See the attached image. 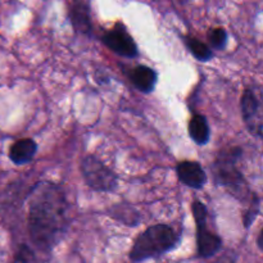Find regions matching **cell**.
Wrapping results in <instances>:
<instances>
[{"label":"cell","instance_id":"cell-16","mask_svg":"<svg viewBox=\"0 0 263 263\" xmlns=\"http://www.w3.org/2000/svg\"><path fill=\"white\" fill-rule=\"evenodd\" d=\"M33 259V256L32 253H31L30 251H28V248H26V247H22L21 248V251L18 252L17 256H15V261H23V262H28V261H32Z\"/></svg>","mask_w":263,"mask_h":263},{"label":"cell","instance_id":"cell-8","mask_svg":"<svg viewBox=\"0 0 263 263\" xmlns=\"http://www.w3.org/2000/svg\"><path fill=\"white\" fill-rule=\"evenodd\" d=\"M176 172L180 181L193 189H202L207 182L205 171L197 162H181L177 164Z\"/></svg>","mask_w":263,"mask_h":263},{"label":"cell","instance_id":"cell-11","mask_svg":"<svg viewBox=\"0 0 263 263\" xmlns=\"http://www.w3.org/2000/svg\"><path fill=\"white\" fill-rule=\"evenodd\" d=\"M69 18L74 30L80 33H89L91 31V21H90L89 7L84 2H76L72 4L69 10Z\"/></svg>","mask_w":263,"mask_h":263},{"label":"cell","instance_id":"cell-6","mask_svg":"<svg viewBox=\"0 0 263 263\" xmlns=\"http://www.w3.org/2000/svg\"><path fill=\"white\" fill-rule=\"evenodd\" d=\"M243 121L249 133L263 140V97L253 89H247L240 99Z\"/></svg>","mask_w":263,"mask_h":263},{"label":"cell","instance_id":"cell-3","mask_svg":"<svg viewBox=\"0 0 263 263\" xmlns=\"http://www.w3.org/2000/svg\"><path fill=\"white\" fill-rule=\"evenodd\" d=\"M240 148H233L221 152L213 164V175L220 185L229 187L236 197L248 194V185L241 172L236 168V162L241 157Z\"/></svg>","mask_w":263,"mask_h":263},{"label":"cell","instance_id":"cell-17","mask_svg":"<svg viewBox=\"0 0 263 263\" xmlns=\"http://www.w3.org/2000/svg\"><path fill=\"white\" fill-rule=\"evenodd\" d=\"M257 246L263 252V229L261 230V233H259L258 238H257Z\"/></svg>","mask_w":263,"mask_h":263},{"label":"cell","instance_id":"cell-2","mask_svg":"<svg viewBox=\"0 0 263 263\" xmlns=\"http://www.w3.org/2000/svg\"><path fill=\"white\" fill-rule=\"evenodd\" d=\"M179 243V236L167 225H154L146 229L134 244L130 259L134 262L156 258L174 249Z\"/></svg>","mask_w":263,"mask_h":263},{"label":"cell","instance_id":"cell-12","mask_svg":"<svg viewBox=\"0 0 263 263\" xmlns=\"http://www.w3.org/2000/svg\"><path fill=\"white\" fill-rule=\"evenodd\" d=\"M189 134L190 138L199 145H204L208 143L211 138V130L210 125H208L207 120L204 116L195 115L194 117L190 120L189 123Z\"/></svg>","mask_w":263,"mask_h":263},{"label":"cell","instance_id":"cell-10","mask_svg":"<svg viewBox=\"0 0 263 263\" xmlns=\"http://www.w3.org/2000/svg\"><path fill=\"white\" fill-rule=\"evenodd\" d=\"M130 80L134 86L141 92L153 91L157 82V73L154 69L146 66H138L130 73Z\"/></svg>","mask_w":263,"mask_h":263},{"label":"cell","instance_id":"cell-5","mask_svg":"<svg viewBox=\"0 0 263 263\" xmlns=\"http://www.w3.org/2000/svg\"><path fill=\"white\" fill-rule=\"evenodd\" d=\"M193 215L197 222V243H198V253L203 258H210L215 256L216 253L222 248V240L218 235L211 233L207 229V208L204 204L195 200L193 203Z\"/></svg>","mask_w":263,"mask_h":263},{"label":"cell","instance_id":"cell-14","mask_svg":"<svg viewBox=\"0 0 263 263\" xmlns=\"http://www.w3.org/2000/svg\"><path fill=\"white\" fill-rule=\"evenodd\" d=\"M208 39H210V43L213 48L223 49L226 46V43H228V32L222 27L212 28L208 32Z\"/></svg>","mask_w":263,"mask_h":263},{"label":"cell","instance_id":"cell-7","mask_svg":"<svg viewBox=\"0 0 263 263\" xmlns=\"http://www.w3.org/2000/svg\"><path fill=\"white\" fill-rule=\"evenodd\" d=\"M103 43L118 55L126 58H134L138 55V46L127 31L122 26H117L115 30L109 31L103 36Z\"/></svg>","mask_w":263,"mask_h":263},{"label":"cell","instance_id":"cell-13","mask_svg":"<svg viewBox=\"0 0 263 263\" xmlns=\"http://www.w3.org/2000/svg\"><path fill=\"white\" fill-rule=\"evenodd\" d=\"M185 44L186 46L189 48L190 53L198 59V61H202V62H207L210 61L211 58L213 57L212 50L205 45L204 43H202L200 40L195 37H186L185 39Z\"/></svg>","mask_w":263,"mask_h":263},{"label":"cell","instance_id":"cell-1","mask_svg":"<svg viewBox=\"0 0 263 263\" xmlns=\"http://www.w3.org/2000/svg\"><path fill=\"white\" fill-rule=\"evenodd\" d=\"M68 204L57 185L43 184L33 193L28 215V228L32 241L44 251H50L66 231Z\"/></svg>","mask_w":263,"mask_h":263},{"label":"cell","instance_id":"cell-9","mask_svg":"<svg viewBox=\"0 0 263 263\" xmlns=\"http://www.w3.org/2000/svg\"><path fill=\"white\" fill-rule=\"evenodd\" d=\"M37 151V144L32 139H22L10 146L9 158L15 164L28 163L35 157Z\"/></svg>","mask_w":263,"mask_h":263},{"label":"cell","instance_id":"cell-4","mask_svg":"<svg viewBox=\"0 0 263 263\" xmlns=\"http://www.w3.org/2000/svg\"><path fill=\"white\" fill-rule=\"evenodd\" d=\"M81 172L85 181L97 192H113L117 187V176L102 161L87 156L81 162Z\"/></svg>","mask_w":263,"mask_h":263},{"label":"cell","instance_id":"cell-15","mask_svg":"<svg viewBox=\"0 0 263 263\" xmlns=\"http://www.w3.org/2000/svg\"><path fill=\"white\" fill-rule=\"evenodd\" d=\"M258 204H259V203H258V198L254 197L253 200H252V202H251V207H249L248 210H247V212L244 213L243 223H244V226H246L247 229L251 228V225H252V223H253L254 218H256L257 215H258V213H259Z\"/></svg>","mask_w":263,"mask_h":263}]
</instances>
